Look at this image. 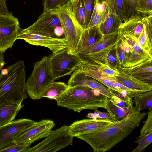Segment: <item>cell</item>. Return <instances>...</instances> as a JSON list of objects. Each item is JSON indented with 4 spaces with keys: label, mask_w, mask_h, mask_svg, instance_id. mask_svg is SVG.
Instances as JSON below:
<instances>
[{
    "label": "cell",
    "mask_w": 152,
    "mask_h": 152,
    "mask_svg": "<svg viewBox=\"0 0 152 152\" xmlns=\"http://www.w3.org/2000/svg\"><path fill=\"white\" fill-rule=\"evenodd\" d=\"M47 57L55 80L71 75L80 63L79 55L70 53L67 48L52 53Z\"/></svg>",
    "instance_id": "cell-8"
},
{
    "label": "cell",
    "mask_w": 152,
    "mask_h": 152,
    "mask_svg": "<svg viewBox=\"0 0 152 152\" xmlns=\"http://www.w3.org/2000/svg\"><path fill=\"white\" fill-rule=\"evenodd\" d=\"M147 113V118L146 121L143 122L144 124L141 129L140 134L138 137L152 132V109L149 111Z\"/></svg>",
    "instance_id": "cell-35"
},
{
    "label": "cell",
    "mask_w": 152,
    "mask_h": 152,
    "mask_svg": "<svg viewBox=\"0 0 152 152\" xmlns=\"http://www.w3.org/2000/svg\"><path fill=\"white\" fill-rule=\"evenodd\" d=\"M135 10L136 13L152 16V0H138Z\"/></svg>",
    "instance_id": "cell-30"
},
{
    "label": "cell",
    "mask_w": 152,
    "mask_h": 152,
    "mask_svg": "<svg viewBox=\"0 0 152 152\" xmlns=\"http://www.w3.org/2000/svg\"><path fill=\"white\" fill-rule=\"evenodd\" d=\"M107 60L108 65L110 68L115 70H118V66L113 50L109 53Z\"/></svg>",
    "instance_id": "cell-39"
},
{
    "label": "cell",
    "mask_w": 152,
    "mask_h": 152,
    "mask_svg": "<svg viewBox=\"0 0 152 152\" xmlns=\"http://www.w3.org/2000/svg\"><path fill=\"white\" fill-rule=\"evenodd\" d=\"M85 10L84 29L88 26L93 13L96 0H83Z\"/></svg>",
    "instance_id": "cell-33"
},
{
    "label": "cell",
    "mask_w": 152,
    "mask_h": 152,
    "mask_svg": "<svg viewBox=\"0 0 152 152\" xmlns=\"http://www.w3.org/2000/svg\"><path fill=\"white\" fill-rule=\"evenodd\" d=\"M94 110L96 112L98 113V118L111 119V117L108 113L101 112L98 110L97 109H96Z\"/></svg>",
    "instance_id": "cell-44"
},
{
    "label": "cell",
    "mask_w": 152,
    "mask_h": 152,
    "mask_svg": "<svg viewBox=\"0 0 152 152\" xmlns=\"http://www.w3.org/2000/svg\"><path fill=\"white\" fill-rule=\"evenodd\" d=\"M133 98L135 104L134 107L141 112L142 110L152 109V90L135 94Z\"/></svg>",
    "instance_id": "cell-26"
},
{
    "label": "cell",
    "mask_w": 152,
    "mask_h": 152,
    "mask_svg": "<svg viewBox=\"0 0 152 152\" xmlns=\"http://www.w3.org/2000/svg\"><path fill=\"white\" fill-rule=\"evenodd\" d=\"M80 64L76 69L101 83L105 80L117 76L119 72V70H114L108 65L99 64L80 57Z\"/></svg>",
    "instance_id": "cell-12"
},
{
    "label": "cell",
    "mask_w": 152,
    "mask_h": 152,
    "mask_svg": "<svg viewBox=\"0 0 152 152\" xmlns=\"http://www.w3.org/2000/svg\"><path fill=\"white\" fill-rule=\"evenodd\" d=\"M68 4L74 17L84 30L85 10L83 0H71Z\"/></svg>",
    "instance_id": "cell-25"
},
{
    "label": "cell",
    "mask_w": 152,
    "mask_h": 152,
    "mask_svg": "<svg viewBox=\"0 0 152 152\" xmlns=\"http://www.w3.org/2000/svg\"><path fill=\"white\" fill-rule=\"evenodd\" d=\"M6 1V0H0V14L7 15L10 13L7 8Z\"/></svg>",
    "instance_id": "cell-42"
},
{
    "label": "cell",
    "mask_w": 152,
    "mask_h": 152,
    "mask_svg": "<svg viewBox=\"0 0 152 152\" xmlns=\"http://www.w3.org/2000/svg\"><path fill=\"white\" fill-rule=\"evenodd\" d=\"M21 29L18 18L11 12L0 14V52L12 48Z\"/></svg>",
    "instance_id": "cell-9"
},
{
    "label": "cell",
    "mask_w": 152,
    "mask_h": 152,
    "mask_svg": "<svg viewBox=\"0 0 152 152\" xmlns=\"http://www.w3.org/2000/svg\"><path fill=\"white\" fill-rule=\"evenodd\" d=\"M115 2L118 15L122 21V0H115Z\"/></svg>",
    "instance_id": "cell-43"
},
{
    "label": "cell",
    "mask_w": 152,
    "mask_h": 152,
    "mask_svg": "<svg viewBox=\"0 0 152 152\" xmlns=\"http://www.w3.org/2000/svg\"><path fill=\"white\" fill-rule=\"evenodd\" d=\"M109 89L110 94H113L119 99L128 102L133 103L132 98L116 91Z\"/></svg>",
    "instance_id": "cell-41"
},
{
    "label": "cell",
    "mask_w": 152,
    "mask_h": 152,
    "mask_svg": "<svg viewBox=\"0 0 152 152\" xmlns=\"http://www.w3.org/2000/svg\"><path fill=\"white\" fill-rule=\"evenodd\" d=\"M42 141L24 152H56L71 145L74 137L69 134V126L64 125L51 130Z\"/></svg>",
    "instance_id": "cell-7"
},
{
    "label": "cell",
    "mask_w": 152,
    "mask_h": 152,
    "mask_svg": "<svg viewBox=\"0 0 152 152\" xmlns=\"http://www.w3.org/2000/svg\"><path fill=\"white\" fill-rule=\"evenodd\" d=\"M55 126L54 122L50 119H42L35 122L32 126L18 136L14 143L32 144L46 137Z\"/></svg>",
    "instance_id": "cell-13"
},
{
    "label": "cell",
    "mask_w": 152,
    "mask_h": 152,
    "mask_svg": "<svg viewBox=\"0 0 152 152\" xmlns=\"http://www.w3.org/2000/svg\"><path fill=\"white\" fill-rule=\"evenodd\" d=\"M152 142V132L140 137H137L135 143L138 145L132 151V152H142Z\"/></svg>",
    "instance_id": "cell-31"
},
{
    "label": "cell",
    "mask_w": 152,
    "mask_h": 152,
    "mask_svg": "<svg viewBox=\"0 0 152 152\" xmlns=\"http://www.w3.org/2000/svg\"><path fill=\"white\" fill-rule=\"evenodd\" d=\"M118 43L116 45L113 51L116 58L119 69L122 67L129 55L120 48Z\"/></svg>",
    "instance_id": "cell-36"
},
{
    "label": "cell",
    "mask_w": 152,
    "mask_h": 152,
    "mask_svg": "<svg viewBox=\"0 0 152 152\" xmlns=\"http://www.w3.org/2000/svg\"><path fill=\"white\" fill-rule=\"evenodd\" d=\"M21 101H11L0 104V127L13 121L23 107Z\"/></svg>",
    "instance_id": "cell-21"
},
{
    "label": "cell",
    "mask_w": 152,
    "mask_h": 152,
    "mask_svg": "<svg viewBox=\"0 0 152 152\" xmlns=\"http://www.w3.org/2000/svg\"><path fill=\"white\" fill-rule=\"evenodd\" d=\"M152 16H148L146 23L137 40L138 44L149 55L152 56Z\"/></svg>",
    "instance_id": "cell-23"
},
{
    "label": "cell",
    "mask_w": 152,
    "mask_h": 152,
    "mask_svg": "<svg viewBox=\"0 0 152 152\" xmlns=\"http://www.w3.org/2000/svg\"><path fill=\"white\" fill-rule=\"evenodd\" d=\"M110 119H84L75 121L69 126V134L77 137L114 124Z\"/></svg>",
    "instance_id": "cell-15"
},
{
    "label": "cell",
    "mask_w": 152,
    "mask_h": 152,
    "mask_svg": "<svg viewBox=\"0 0 152 152\" xmlns=\"http://www.w3.org/2000/svg\"><path fill=\"white\" fill-rule=\"evenodd\" d=\"M99 28L93 26L83 30L77 47L76 53L82 51L96 44L103 37Z\"/></svg>",
    "instance_id": "cell-19"
},
{
    "label": "cell",
    "mask_w": 152,
    "mask_h": 152,
    "mask_svg": "<svg viewBox=\"0 0 152 152\" xmlns=\"http://www.w3.org/2000/svg\"><path fill=\"white\" fill-rule=\"evenodd\" d=\"M102 17L103 16L99 14L96 11L95 1L93 11L91 20L86 28L94 26L99 27L101 23Z\"/></svg>",
    "instance_id": "cell-37"
},
{
    "label": "cell",
    "mask_w": 152,
    "mask_h": 152,
    "mask_svg": "<svg viewBox=\"0 0 152 152\" xmlns=\"http://www.w3.org/2000/svg\"><path fill=\"white\" fill-rule=\"evenodd\" d=\"M55 80L47 56L35 63L33 71L26 82L28 94L32 99L39 100L42 94Z\"/></svg>",
    "instance_id": "cell-4"
},
{
    "label": "cell",
    "mask_w": 152,
    "mask_h": 152,
    "mask_svg": "<svg viewBox=\"0 0 152 152\" xmlns=\"http://www.w3.org/2000/svg\"><path fill=\"white\" fill-rule=\"evenodd\" d=\"M60 26L57 14L53 11H48L43 12L34 23L23 30L30 33L56 36L55 29Z\"/></svg>",
    "instance_id": "cell-14"
},
{
    "label": "cell",
    "mask_w": 152,
    "mask_h": 152,
    "mask_svg": "<svg viewBox=\"0 0 152 152\" xmlns=\"http://www.w3.org/2000/svg\"><path fill=\"white\" fill-rule=\"evenodd\" d=\"M17 39L24 40L28 44L47 48L55 53L67 48L66 41L65 37L41 34L27 32L21 29Z\"/></svg>",
    "instance_id": "cell-10"
},
{
    "label": "cell",
    "mask_w": 152,
    "mask_h": 152,
    "mask_svg": "<svg viewBox=\"0 0 152 152\" xmlns=\"http://www.w3.org/2000/svg\"><path fill=\"white\" fill-rule=\"evenodd\" d=\"M118 29L111 33L104 35L99 41L82 51L78 54L84 59L99 64L108 65L107 58L121 40Z\"/></svg>",
    "instance_id": "cell-6"
},
{
    "label": "cell",
    "mask_w": 152,
    "mask_h": 152,
    "mask_svg": "<svg viewBox=\"0 0 152 152\" xmlns=\"http://www.w3.org/2000/svg\"><path fill=\"white\" fill-rule=\"evenodd\" d=\"M150 59H152V56L136 43L132 46L131 51L122 67H132Z\"/></svg>",
    "instance_id": "cell-22"
},
{
    "label": "cell",
    "mask_w": 152,
    "mask_h": 152,
    "mask_svg": "<svg viewBox=\"0 0 152 152\" xmlns=\"http://www.w3.org/2000/svg\"><path fill=\"white\" fill-rule=\"evenodd\" d=\"M24 62L19 61L0 72V104L27 98Z\"/></svg>",
    "instance_id": "cell-2"
},
{
    "label": "cell",
    "mask_w": 152,
    "mask_h": 152,
    "mask_svg": "<svg viewBox=\"0 0 152 152\" xmlns=\"http://www.w3.org/2000/svg\"><path fill=\"white\" fill-rule=\"evenodd\" d=\"M148 16L137 13L127 21L122 23L118 28L121 36L130 38L137 42Z\"/></svg>",
    "instance_id": "cell-17"
},
{
    "label": "cell",
    "mask_w": 152,
    "mask_h": 152,
    "mask_svg": "<svg viewBox=\"0 0 152 152\" xmlns=\"http://www.w3.org/2000/svg\"><path fill=\"white\" fill-rule=\"evenodd\" d=\"M5 64L3 53L0 52V72Z\"/></svg>",
    "instance_id": "cell-45"
},
{
    "label": "cell",
    "mask_w": 152,
    "mask_h": 152,
    "mask_svg": "<svg viewBox=\"0 0 152 152\" xmlns=\"http://www.w3.org/2000/svg\"><path fill=\"white\" fill-rule=\"evenodd\" d=\"M132 75L142 81L152 83V72H144Z\"/></svg>",
    "instance_id": "cell-40"
},
{
    "label": "cell",
    "mask_w": 152,
    "mask_h": 152,
    "mask_svg": "<svg viewBox=\"0 0 152 152\" xmlns=\"http://www.w3.org/2000/svg\"><path fill=\"white\" fill-rule=\"evenodd\" d=\"M110 99L115 105L124 109H132L134 107L133 103L123 101L113 94H110Z\"/></svg>",
    "instance_id": "cell-38"
},
{
    "label": "cell",
    "mask_w": 152,
    "mask_h": 152,
    "mask_svg": "<svg viewBox=\"0 0 152 152\" xmlns=\"http://www.w3.org/2000/svg\"><path fill=\"white\" fill-rule=\"evenodd\" d=\"M53 11L57 14L59 19L69 52L77 54V47L83 29L74 17L68 3Z\"/></svg>",
    "instance_id": "cell-5"
},
{
    "label": "cell",
    "mask_w": 152,
    "mask_h": 152,
    "mask_svg": "<svg viewBox=\"0 0 152 152\" xmlns=\"http://www.w3.org/2000/svg\"><path fill=\"white\" fill-rule=\"evenodd\" d=\"M35 122L29 119L13 121L0 127V151L14 143L16 137Z\"/></svg>",
    "instance_id": "cell-11"
},
{
    "label": "cell",
    "mask_w": 152,
    "mask_h": 152,
    "mask_svg": "<svg viewBox=\"0 0 152 152\" xmlns=\"http://www.w3.org/2000/svg\"><path fill=\"white\" fill-rule=\"evenodd\" d=\"M101 1H107L110 0H99Z\"/></svg>",
    "instance_id": "cell-47"
},
{
    "label": "cell",
    "mask_w": 152,
    "mask_h": 152,
    "mask_svg": "<svg viewBox=\"0 0 152 152\" xmlns=\"http://www.w3.org/2000/svg\"><path fill=\"white\" fill-rule=\"evenodd\" d=\"M31 144H15V143L5 148L1 151L0 152H24L28 148L30 147Z\"/></svg>",
    "instance_id": "cell-34"
},
{
    "label": "cell",
    "mask_w": 152,
    "mask_h": 152,
    "mask_svg": "<svg viewBox=\"0 0 152 152\" xmlns=\"http://www.w3.org/2000/svg\"><path fill=\"white\" fill-rule=\"evenodd\" d=\"M71 0H44L43 12L52 11L58 7L65 4Z\"/></svg>",
    "instance_id": "cell-32"
},
{
    "label": "cell",
    "mask_w": 152,
    "mask_h": 152,
    "mask_svg": "<svg viewBox=\"0 0 152 152\" xmlns=\"http://www.w3.org/2000/svg\"><path fill=\"white\" fill-rule=\"evenodd\" d=\"M109 99L94 90L76 86L69 87L56 101L58 106L80 113L84 109H105Z\"/></svg>",
    "instance_id": "cell-3"
},
{
    "label": "cell",
    "mask_w": 152,
    "mask_h": 152,
    "mask_svg": "<svg viewBox=\"0 0 152 152\" xmlns=\"http://www.w3.org/2000/svg\"><path fill=\"white\" fill-rule=\"evenodd\" d=\"M122 23L118 15L115 0H109L99 27L100 31L104 35L112 33L118 29Z\"/></svg>",
    "instance_id": "cell-18"
},
{
    "label": "cell",
    "mask_w": 152,
    "mask_h": 152,
    "mask_svg": "<svg viewBox=\"0 0 152 152\" xmlns=\"http://www.w3.org/2000/svg\"><path fill=\"white\" fill-rule=\"evenodd\" d=\"M69 88L68 85L63 82L55 81L51 83L42 95V98H47L55 100Z\"/></svg>",
    "instance_id": "cell-24"
},
{
    "label": "cell",
    "mask_w": 152,
    "mask_h": 152,
    "mask_svg": "<svg viewBox=\"0 0 152 152\" xmlns=\"http://www.w3.org/2000/svg\"><path fill=\"white\" fill-rule=\"evenodd\" d=\"M98 113L95 111L94 113H89L86 115V117L88 118L98 119Z\"/></svg>",
    "instance_id": "cell-46"
},
{
    "label": "cell",
    "mask_w": 152,
    "mask_h": 152,
    "mask_svg": "<svg viewBox=\"0 0 152 152\" xmlns=\"http://www.w3.org/2000/svg\"><path fill=\"white\" fill-rule=\"evenodd\" d=\"M98 82L86 75L80 70L76 69L71 75L68 81L67 85L69 87L80 86L88 88L110 99L111 95L108 88Z\"/></svg>",
    "instance_id": "cell-16"
},
{
    "label": "cell",
    "mask_w": 152,
    "mask_h": 152,
    "mask_svg": "<svg viewBox=\"0 0 152 152\" xmlns=\"http://www.w3.org/2000/svg\"><path fill=\"white\" fill-rule=\"evenodd\" d=\"M147 113L141 112L133 107L124 119L108 126L77 137L88 143L94 152L110 150L130 134L140 125Z\"/></svg>",
    "instance_id": "cell-1"
},
{
    "label": "cell",
    "mask_w": 152,
    "mask_h": 152,
    "mask_svg": "<svg viewBox=\"0 0 152 152\" xmlns=\"http://www.w3.org/2000/svg\"><path fill=\"white\" fill-rule=\"evenodd\" d=\"M105 109L110 115L111 119L114 123L125 118L132 109H124L118 107L115 105L109 99L107 101Z\"/></svg>",
    "instance_id": "cell-27"
},
{
    "label": "cell",
    "mask_w": 152,
    "mask_h": 152,
    "mask_svg": "<svg viewBox=\"0 0 152 152\" xmlns=\"http://www.w3.org/2000/svg\"><path fill=\"white\" fill-rule=\"evenodd\" d=\"M119 71V73L116 77V81L122 85L131 89L142 93L152 90V83L143 82L132 75Z\"/></svg>",
    "instance_id": "cell-20"
},
{
    "label": "cell",
    "mask_w": 152,
    "mask_h": 152,
    "mask_svg": "<svg viewBox=\"0 0 152 152\" xmlns=\"http://www.w3.org/2000/svg\"><path fill=\"white\" fill-rule=\"evenodd\" d=\"M118 70L129 75H133L146 72H152V59L141 63L133 66L124 68L121 67Z\"/></svg>",
    "instance_id": "cell-28"
},
{
    "label": "cell",
    "mask_w": 152,
    "mask_h": 152,
    "mask_svg": "<svg viewBox=\"0 0 152 152\" xmlns=\"http://www.w3.org/2000/svg\"><path fill=\"white\" fill-rule=\"evenodd\" d=\"M138 0H122V20L127 21L136 13L135 10Z\"/></svg>",
    "instance_id": "cell-29"
}]
</instances>
